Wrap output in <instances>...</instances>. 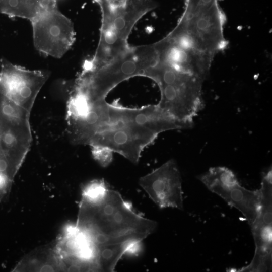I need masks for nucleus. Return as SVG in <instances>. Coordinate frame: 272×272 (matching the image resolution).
I'll return each mask as SVG.
<instances>
[{"mask_svg": "<svg viewBox=\"0 0 272 272\" xmlns=\"http://www.w3.org/2000/svg\"><path fill=\"white\" fill-rule=\"evenodd\" d=\"M76 225L97 247L142 241L154 232L157 223L137 213L118 192L108 188L97 200L81 199Z\"/></svg>", "mask_w": 272, "mask_h": 272, "instance_id": "1", "label": "nucleus"}, {"mask_svg": "<svg viewBox=\"0 0 272 272\" xmlns=\"http://www.w3.org/2000/svg\"><path fill=\"white\" fill-rule=\"evenodd\" d=\"M109 120L93 138L91 146L106 147L134 164L161 132L173 130V120L155 105L140 108L109 104Z\"/></svg>", "mask_w": 272, "mask_h": 272, "instance_id": "2", "label": "nucleus"}, {"mask_svg": "<svg viewBox=\"0 0 272 272\" xmlns=\"http://www.w3.org/2000/svg\"><path fill=\"white\" fill-rule=\"evenodd\" d=\"M100 7L101 26L92 59L84 67L94 69L122 54L130 47L127 39L137 22L157 6L154 0H94Z\"/></svg>", "mask_w": 272, "mask_h": 272, "instance_id": "3", "label": "nucleus"}, {"mask_svg": "<svg viewBox=\"0 0 272 272\" xmlns=\"http://www.w3.org/2000/svg\"><path fill=\"white\" fill-rule=\"evenodd\" d=\"M145 76L158 86L161 98L158 107L188 128L203 107L202 88L204 80L158 62L148 69Z\"/></svg>", "mask_w": 272, "mask_h": 272, "instance_id": "4", "label": "nucleus"}, {"mask_svg": "<svg viewBox=\"0 0 272 272\" xmlns=\"http://www.w3.org/2000/svg\"><path fill=\"white\" fill-rule=\"evenodd\" d=\"M158 62L153 44L130 46L122 54L101 66L83 69L74 85L91 102L105 99L119 84L131 77L143 76Z\"/></svg>", "mask_w": 272, "mask_h": 272, "instance_id": "5", "label": "nucleus"}, {"mask_svg": "<svg viewBox=\"0 0 272 272\" xmlns=\"http://www.w3.org/2000/svg\"><path fill=\"white\" fill-rule=\"evenodd\" d=\"M198 178L209 190L241 212L250 226L253 223L260 208V189L251 190L244 188L235 174L225 167L210 168Z\"/></svg>", "mask_w": 272, "mask_h": 272, "instance_id": "6", "label": "nucleus"}, {"mask_svg": "<svg viewBox=\"0 0 272 272\" xmlns=\"http://www.w3.org/2000/svg\"><path fill=\"white\" fill-rule=\"evenodd\" d=\"M261 201L258 214L250 225L255 245L253 258L249 265L238 271H269L272 259V171L262 173Z\"/></svg>", "mask_w": 272, "mask_h": 272, "instance_id": "7", "label": "nucleus"}, {"mask_svg": "<svg viewBox=\"0 0 272 272\" xmlns=\"http://www.w3.org/2000/svg\"><path fill=\"white\" fill-rule=\"evenodd\" d=\"M31 22L35 47L43 54L60 57L74 42L73 24L57 7L46 11Z\"/></svg>", "mask_w": 272, "mask_h": 272, "instance_id": "8", "label": "nucleus"}, {"mask_svg": "<svg viewBox=\"0 0 272 272\" xmlns=\"http://www.w3.org/2000/svg\"><path fill=\"white\" fill-rule=\"evenodd\" d=\"M53 248L62 271H96V246L76 224L65 227Z\"/></svg>", "mask_w": 272, "mask_h": 272, "instance_id": "9", "label": "nucleus"}, {"mask_svg": "<svg viewBox=\"0 0 272 272\" xmlns=\"http://www.w3.org/2000/svg\"><path fill=\"white\" fill-rule=\"evenodd\" d=\"M139 184L159 208L183 210L181 177L174 160L167 161L141 177Z\"/></svg>", "mask_w": 272, "mask_h": 272, "instance_id": "10", "label": "nucleus"}, {"mask_svg": "<svg viewBox=\"0 0 272 272\" xmlns=\"http://www.w3.org/2000/svg\"><path fill=\"white\" fill-rule=\"evenodd\" d=\"M47 78L46 72L27 70L4 61L0 73V94L29 111Z\"/></svg>", "mask_w": 272, "mask_h": 272, "instance_id": "11", "label": "nucleus"}, {"mask_svg": "<svg viewBox=\"0 0 272 272\" xmlns=\"http://www.w3.org/2000/svg\"><path fill=\"white\" fill-rule=\"evenodd\" d=\"M153 45L158 62L204 80L208 76L214 57L181 46L166 36Z\"/></svg>", "mask_w": 272, "mask_h": 272, "instance_id": "12", "label": "nucleus"}, {"mask_svg": "<svg viewBox=\"0 0 272 272\" xmlns=\"http://www.w3.org/2000/svg\"><path fill=\"white\" fill-rule=\"evenodd\" d=\"M109 104L105 99L91 103L87 114L82 118L69 121L73 141L80 144H90L94 136L109 120Z\"/></svg>", "mask_w": 272, "mask_h": 272, "instance_id": "13", "label": "nucleus"}, {"mask_svg": "<svg viewBox=\"0 0 272 272\" xmlns=\"http://www.w3.org/2000/svg\"><path fill=\"white\" fill-rule=\"evenodd\" d=\"M56 6L55 0H0V13L31 21Z\"/></svg>", "mask_w": 272, "mask_h": 272, "instance_id": "14", "label": "nucleus"}, {"mask_svg": "<svg viewBox=\"0 0 272 272\" xmlns=\"http://www.w3.org/2000/svg\"><path fill=\"white\" fill-rule=\"evenodd\" d=\"M15 271H62L53 247L42 248L28 255L14 269Z\"/></svg>", "mask_w": 272, "mask_h": 272, "instance_id": "15", "label": "nucleus"}, {"mask_svg": "<svg viewBox=\"0 0 272 272\" xmlns=\"http://www.w3.org/2000/svg\"><path fill=\"white\" fill-rule=\"evenodd\" d=\"M133 241L96 247V271H113L118 261L124 254H126Z\"/></svg>", "mask_w": 272, "mask_h": 272, "instance_id": "16", "label": "nucleus"}, {"mask_svg": "<svg viewBox=\"0 0 272 272\" xmlns=\"http://www.w3.org/2000/svg\"><path fill=\"white\" fill-rule=\"evenodd\" d=\"M108 188L103 179H96L88 183L82 189V198L93 201L102 197Z\"/></svg>", "mask_w": 272, "mask_h": 272, "instance_id": "17", "label": "nucleus"}, {"mask_svg": "<svg viewBox=\"0 0 272 272\" xmlns=\"http://www.w3.org/2000/svg\"><path fill=\"white\" fill-rule=\"evenodd\" d=\"M92 154L94 159L102 167L108 166L113 159V151L103 146H92Z\"/></svg>", "mask_w": 272, "mask_h": 272, "instance_id": "18", "label": "nucleus"}]
</instances>
